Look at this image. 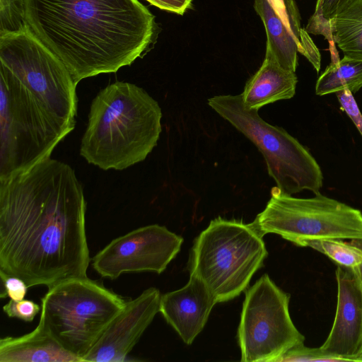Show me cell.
Segmentation results:
<instances>
[{"instance_id": "6da1fadb", "label": "cell", "mask_w": 362, "mask_h": 362, "mask_svg": "<svg viewBox=\"0 0 362 362\" xmlns=\"http://www.w3.org/2000/svg\"><path fill=\"white\" fill-rule=\"evenodd\" d=\"M81 183L51 158L0 180V273L48 288L87 276L90 258Z\"/></svg>"}, {"instance_id": "7a4b0ae2", "label": "cell", "mask_w": 362, "mask_h": 362, "mask_svg": "<svg viewBox=\"0 0 362 362\" xmlns=\"http://www.w3.org/2000/svg\"><path fill=\"white\" fill-rule=\"evenodd\" d=\"M76 86L30 30L0 36V180L51 158L74 129Z\"/></svg>"}, {"instance_id": "3957f363", "label": "cell", "mask_w": 362, "mask_h": 362, "mask_svg": "<svg viewBox=\"0 0 362 362\" xmlns=\"http://www.w3.org/2000/svg\"><path fill=\"white\" fill-rule=\"evenodd\" d=\"M31 32L75 82L130 65L155 39V16L138 0H25Z\"/></svg>"}, {"instance_id": "277c9868", "label": "cell", "mask_w": 362, "mask_h": 362, "mask_svg": "<svg viewBox=\"0 0 362 362\" xmlns=\"http://www.w3.org/2000/svg\"><path fill=\"white\" fill-rule=\"evenodd\" d=\"M162 111L144 89L116 81L93 99L80 155L103 170H122L144 161L157 145Z\"/></svg>"}, {"instance_id": "5b68a950", "label": "cell", "mask_w": 362, "mask_h": 362, "mask_svg": "<svg viewBox=\"0 0 362 362\" xmlns=\"http://www.w3.org/2000/svg\"><path fill=\"white\" fill-rule=\"evenodd\" d=\"M268 255L263 235L252 223L218 217L195 239L188 267L217 303L246 290Z\"/></svg>"}, {"instance_id": "8992f818", "label": "cell", "mask_w": 362, "mask_h": 362, "mask_svg": "<svg viewBox=\"0 0 362 362\" xmlns=\"http://www.w3.org/2000/svg\"><path fill=\"white\" fill-rule=\"evenodd\" d=\"M126 302L98 281L73 278L48 288L41 299L39 322L82 362Z\"/></svg>"}, {"instance_id": "52a82bcc", "label": "cell", "mask_w": 362, "mask_h": 362, "mask_svg": "<svg viewBox=\"0 0 362 362\" xmlns=\"http://www.w3.org/2000/svg\"><path fill=\"white\" fill-rule=\"evenodd\" d=\"M208 105L257 147L269 175L282 192H320L323 175L313 156L286 130L265 122L258 110L246 107L240 94L216 95Z\"/></svg>"}, {"instance_id": "ba28073f", "label": "cell", "mask_w": 362, "mask_h": 362, "mask_svg": "<svg viewBox=\"0 0 362 362\" xmlns=\"http://www.w3.org/2000/svg\"><path fill=\"white\" fill-rule=\"evenodd\" d=\"M252 223L263 236L277 234L300 247L312 240H362V212L320 192L297 198L273 187L266 207Z\"/></svg>"}, {"instance_id": "9c48e42d", "label": "cell", "mask_w": 362, "mask_h": 362, "mask_svg": "<svg viewBox=\"0 0 362 362\" xmlns=\"http://www.w3.org/2000/svg\"><path fill=\"white\" fill-rule=\"evenodd\" d=\"M290 295L263 274L245 291L237 332L243 362H277L305 337L289 313Z\"/></svg>"}, {"instance_id": "30bf717a", "label": "cell", "mask_w": 362, "mask_h": 362, "mask_svg": "<svg viewBox=\"0 0 362 362\" xmlns=\"http://www.w3.org/2000/svg\"><path fill=\"white\" fill-rule=\"evenodd\" d=\"M183 238L158 224L142 226L113 239L92 258V266L105 278L122 274H160L180 251Z\"/></svg>"}, {"instance_id": "8fae6325", "label": "cell", "mask_w": 362, "mask_h": 362, "mask_svg": "<svg viewBox=\"0 0 362 362\" xmlns=\"http://www.w3.org/2000/svg\"><path fill=\"white\" fill-rule=\"evenodd\" d=\"M161 294L154 287L136 298L127 300L95 344L82 358L83 361H124L160 312Z\"/></svg>"}, {"instance_id": "7c38bea8", "label": "cell", "mask_w": 362, "mask_h": 362, "mask_svg": "<svg viewBox=\"0 0 362 362\" xmlns=\"http://www.w3.org/2000/svg\"><path fill=\"white\" fill-rule=\"evenodd\" d=\"M337 308L331 330L320 348L325 353L358 361L362 351V288L354 269L335 272Z\"/></svg>"}, {"instance_id": "4fadbf2b", "label": "cell", "mask_w": 362, "mask_h": 362, "mask_svg": "<svg viewBox=\"0 0 362 362\" xmlns=\"http://www.w3.org/2000/svg\"><path fill=\"white\" fill-rule=\"evenodd\" d=\"M216 303L206 285L190 275L185 286L161 295L160 313L182 340L190 345L204 329Z\"/></svg>"}, {"instance_id": "5bb4252c", "label": "cell", "mask_w": 362, "mask_h": 362, "mask_svg": "<svg viewBox=\"0 0 362 362\" xmlns=\"http://www.w3.org/2000/svg\"><path fill=\"white\" fill-rule=\"evenodd\" d=\"M0 362H81L39 322L32 332L0 339Z\"/></svg>"}, {"instance_id": "9a60e30c", "label": "cell", "mask_w": 362, "mask_h": 362, "mask_svg": "<svg viewBox=\"0 0 362 362\" xmlns=\"http://www.w3.org/2000/svg\"><path fill=\"white\" fill-rule=\"evenodd\" d=\"M297 82L295 72L284 69L274 59L265 56L240 94L243 103L249 109L259 110L267 104L290 99L296 93Z\"/></svg>"}, {"instance_id": "2e32d148", "label": "cell", "mask_w": 362, "mask_h": 362, "mask_svg": "<svg viewBox=\"0 0 362 362\" xmlns=\"http://www.w3.org/2000/svg\"><path fill=\"white\" fill-rule=\"evenodd\" d=\"M255 9L267 33L265 56L274 59L282 68L295 72L300 46L269 0H255Z\"/></svg>"}, {"instance_id": "e0dca14e", "label": "cell", "mask_w": 362, "mask_h": 362, "mask_svg": "<svg viewBox=\"0 0 362 362\" xmlns=\"http://www.w3.org/2000/svg\"><path fill=\"white\" fill-rule=\"evenodd\" d=\"M329 49L332 59L339 58L334 45L344 56L362 58V0H356L329 23Z\"/></svg>"}, {"instance_id": "ac0fdd59", "label": "cell", "mask_w": 362, "mask_h": 362, "mask_svg": "<svg viewBox=\"0 0 362 362\" xmlns=\"http://www.w3.org/2000/svg\"><path fill=\"white\" fill-rule=\"evenodd\" d=\"M362 88V58L344 56L332 60L318 78L315 93L317 95L349 90L352 93Z\"/></svg>"}, {"instance_id": "d6986e66", "label": "cell", "mask_w": 362, "mask_h": 362, "mask_svg": "<svg viewBox=\"0 0 362 362\" xmlns=\"http://www.w3.org/2000/svg\"><path fill=\"white\" fill-rule=\"evenodd\" d=\"M305 247H311L328 257L338 266L355 269L362 264V249L354 241L342 239L312 240Z\"/></svg>"}, {"instance_id": "ffe728a7", "label": "cell", "mask_w": 362, "mask_h": 362, "mask_svg": "<svg viewBox=\"0 0 362 362\" xmlns=\"http://www.w3.org/2000/svg\"><path fill=\"white\" fill-rule=\"evenodd\" d=\"M355 1L317 0L314 13L305 30L308 33L322 35L328 40L330 20Z\"/></svg>"}, {"instance_id": "44dd1931", "label": "cell", "mask_w": 362, "mask_h": 362, "mask_svg": "<svg viewBox=\"0 0 362 362\" xmlns=\"http://www.w3.org/2000/svg\"><path fill=\"white\" fill-rule=\"evenodd\" d=\"M28 29L25 0H0V36Z\"/></svg>"}, {"instance_id": "7402d4cb", "label": "cell", "mask_w": 362, "mask_h": 362, "mask_svg": "<svg viewBox=\"0 0 362 362\" xmlns=\"http://www.w3.org/2000/svg\"><path fill=\"white\" fill-rule=\"evenodd\" d=\"M341 362L345 361L341 358L324 352L320 347L310 348L303 344L296 346L283 356L277 362Z\"/></svg>"}, {"instance_id": "603a6c76", "label": "cell", "mask_w": 362, "mask_h": 362, "mask_svg": "<svg viewBox=\"0 0 362 362\" xmlns=\"http://www.w3.org/2000/svg\"><path fill=\"white\" fill-rule=\"evenodd\" d=\"M269 1L286 25L293 34L300 46L301 35L305 31V29L301 28L300 16L295 1L269 0Z\"/></svg>"}, {"instance_id": "cb8c5ba5", "label": "cell", "mask_w": 362, "mask_h": 362, "mask_svg": "<svg viewBox=\"0 0 362 362\" xmlns=\"http://www.w3.org/2000/svg\"><path fill=\"white\" fill-rule=\"evenodd\" d=\"M40 309L41 307L37 303L27 299L18 301L11 299L3 306V310L8 317L28 322L34 320Z\"/></svg>"}, {"instance_id": "d4e9b609", "label": "cell", "mask_w": 362, "mask_h": 362, "mask_svg": "<svg viewBox=\"0 0 362 362\" xmlns=\"http://www.w3.org/2000/svg\"><path fill=\"white\" fill-rule=\"evenodd\" d=\"M0 277L4 286V291L1 293V298L8 296L16 301L24 299L29 287L23 279L3 273H0Z\"/></svg>"}, {"instance_id": "484cf974", "label": "cell", "mask_w": 362, "mask_h": 362, "mask_svg": "<svg viewBox=\"0 0 362 362\" xmlns=\"http://www.w3.org/2000/svg\"><path fill=\"white\" fill-rule=\"evenodd\" d=\"M341 108L353 121L362 136V115L353 96V93L347 89L336 93Z\"/></svg>"}, {"instance_id": "4316f807", "label": "cell", "mask_w": 362, "mask_h": 362, "mask_svg": "<svg viewBox=\"0 0 362 362\" xmlns=\"http://www.w3.org/2000/svg\"><path fill=\"white\" fill-rule=\"evenodd\" d=\"M152 5L179 15H183L192 4V0H146Z\"/></svg>"}, {"instance_id": "83f0119b", "label": "cell", "mask_w": 362, "mask_h": 362, "mask_svg": "<svg viewBox=\"0 0 362 362\" xmlns=\"http://www.w3.org/2000/svg\"><path fill=\"white\" fill-rule=\"evenodd\" d=\"M354 270L355 271L358 278L361 286L362 288V264L357 267L356 268L354 269Z\"/></svg>"}, {"instance_id": "f1b7e54d", "label": "cell", "mask_w": 362, "mask_h": 362, "mask_svg": "<svg viewBox=\"0 0 362 362\" xmlns=\"http://www.w3.org/2000/svg\"><path fill=\"white\" fill-rule=\"evenodd\" d=\"M352 241H354V243H356L357 245H358L362 249V240H352Z\"/></svg>"}, {"instance_id": "f546056e", "label": "cell", "mask_w": 362, "mask_h": 362, "mask_svg": "<svg viewBox=\"0 0 362 362\" xmlns=\"http://www.w3.org/2000/svg\"><path fill=\"white\" fill-rule=\"evenodd\" d=\"M358 361H362V351H361L359 356L358 357Z\"/></svg>"}]
</instances>
